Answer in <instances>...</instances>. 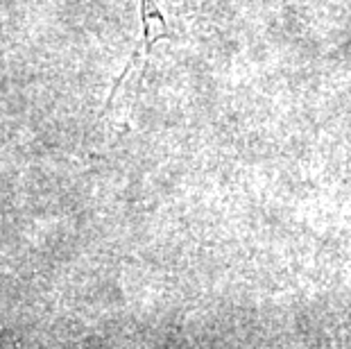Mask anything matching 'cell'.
I'll return each mask as SVG.
<instances>
[{"label":"cell","mask_w":351,"mask_h":349,"mask_svg":"<svg viewBox=\"0 0 351 349\" xmlns=\"http://www.w3.org/2000/svg\"><path fill=\"white\" fill-rule=\"evenodd\" d=\"M168 3L170 0H141V19H143L147 53H150L156 41L168 36V19L166 12H163V5Z\"/></svg>","instance_id":"6da1fadb"}]
</instances>
